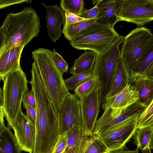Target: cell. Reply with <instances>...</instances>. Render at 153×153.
Masks as SVG:
<instances>
[{
    "label": "cell",
    "instance_id": "1",
    "mask_svg": "<svg viewBox=\"0 0 153 153\" xmlns=\"http://www.w3.org/2000/svg\"><path fill=\"white\" fill-rule=\"evenodd\" d=\"M31 85L36 100V138L42 141L56 137L61 132L59 114L42 80L34 63L32 64Z\"/></svg>",
    "mask_w": 153,
    "mask_h": 153
},
{
    "label": "cell",
    "instance_id": "2",
    "mask_svg": "<svg viewBox=\"0 0 153 153\" xmlns=\"http://www.w3.org/2000/svg\"><path fill=\"white\" fill-rule=\"evenodd\" d=\"M39 18L31 7L8 14L0 28V54L12 48L25 46L40 32Z\"/></svg>",
    "mask_w": 153,
    "mask_h": 153
},
{
    "label": "cell",
    "instance_id": "3",
    "mask_svg": "<svg viewBox=\"0 0 153 153\" xmlns=\"http://www.w3.org/2000/svg\"><path fill=\"white\" fill-rule=\"evenodd\" d=\"M51 50L39 48L32 52V56L42 80L59 114L62 104L70 94L63 78L52 59Z\"/></svg>",
    "mask_w": 153,
    "mask_h": 153
},
{
    "label": "cell",
    "instance_id": "4",
    "mask_svg": "<svg viewBox=\"0 0 153 153\" xmlns=\"http://www.w3.org/2000/svg\"><path fill=\"white\" fill-rule=\"evenodd\" d=\"M3 82V105L0 108L4 112L7 127L11 129L22 109L24 95L28 91V81L25 73L19 67L9 73Z\"/></svg>",
    "mask_w": 153,
    "mask_h": 153
},
{
    "label": "cell",
    "instance_id": "5",
    "mask_svg": "<svg viewBox=\"0 0 153 153\" xmlns=\"http://www.w3.org/2000/svg\"><path fill=\"white\" fill-rule=\"evenodd\" d=\"M124 39L123 36L120 35L110 47L96 55L92 72L99 82L101 103L105 101L112 87L118 62L120 57L119 48Z\"/></svg>",
    "mask_w": 153,
    "mask_h": 153
},
{
    "label": "cell",
    "instance_id": "6",
    "mask_svg": "<svg viewBox=\"0 0 153 153\" xmlns=\"http://www.w3.org/2000/svg\"><path fill=\"white\" fill-rule=\"evenodd\" d=\"M119 36L114 28L96 22L79 32L70 43L74 48L91 50L97 55L110 47Z\"/></svg>",
    "mask_w": 153,
    "mask_h": 153
},
{
    "label": "cell",
    "instance_id": "7",
    "mask_svg": "<svg viewBox=\"0 0 153 153\" xmlns=\"http://www.w3.org/2000/svg\"><path fill=\"white\" fill-rule=\"evenodd\" d=\"M136 114L125 121L97 135L110 152L123 149L137 130L138 117Z\"/></svg>",
    "mask_w": 153,
    "mask_h": 153
},
{
    "label": "cell",
    "instance_id": "8",
    "mask_svg": "<svg viewBox=\"0 0 153 153\" xmlns=\"http://www.w3.org/2000/svg\"><path fill=\"white\" fill-rule=\"evenodd\" d=\"M152 35L148 28L138 27L124 37L120 56L129 73Z\"/></svg>",
    "mask_w": 153,
    "mask_h": 153
},
{
    "label": "cell",
    "instance_id": "9",
    "mask_svg": "<svg viewBox=\"0 0 153 153\" xmlns=\"http://www.w3.org/2000/svg\"><path fill=\"white\" fill-rule=\"evenodd\" d=\"M117 15L118 22L124 21L142 27L153 21V3L150 0H121Z\"/></svg>",
    "mask_w": 153,
    "mask_h": 153
},
{
    "label": "cell",
    "instance_id": "10",
    "mask_svg": "<svg viewBox=\"0 0 153 153\" xmlns=\"http://www.w3.org/2000/svg\"><path fill=\"white\" fill-rule=\"evenodd\" d=\"M146 107L138 100L124 110L123 108L110 107L104 108L103 114L96 122L93 134L97 135L102 132L135 114H140Z\"/></svg>",
    "mask_w": 153,
    "mask_h": 153
},
{
    "label": "cell",
    "instance_id": "11",
    "mask_svg": "<svg viewBox=\"0 0 153 153\" xmlns=\"http://www.w3.org/2000/svg\"><path fill=\"white\" fill-rule=\"evenodd\" d=\"M80 100L82 128L88 137L93 135L101 103L100 89L95 90Z\"/></svg>",
    "mask_w": 153,
    "mask_h": 153
},
{
    "label": "cell",
    "instance_id": "12",
    "mask_svg": "<svg viewBox=\"0 0 153 153\" xmlns=\"http://www.w3.org/2000/svg\"><path fill=\"white\" fill-rule=\"evenodd\" d=\"M59 114L61 123L60 135L68 133L76 126L82 128L80 100L74 94L70 93L65 98Z\"/></svg>",
    "mask_w": 153,
    "mask_h": 153
},
{
    "label": "cell",
    "instance_id": "13",
    "mask_svg": "<svg viewBox=\"0 0 153 153\" xmlns=\"http://www.w3.org/2000/svg\"><path fill=\"white\" fill-rule=\"evenodd\" d=\"M11 128L22 151L33 153L35 143L36 130L22 111V109L13 123Z\"/></svg>",
    "mask_w": 153,
    "mask_h": 153
},
{
    "label": "cell",
    "instance_id": "14",
    "mask_svg": "<svg viewBox=\"0 0 153 153\" xmlns=\"http://www.w3.org/2000/svg\"><path fill=\"white\" fill-rule=\"evenodd\" d=\"M41 4L45 7L47 12L45 18L48 35L53 42L55 43L61 36V26L65 20V12L57 4L47 6L43 3Z\"/></svg>",
    "mask_w": 153,
    "mask_h": 153
},
{
    "label": "cell",
    "instance_id": "15",
    "mask_svg": "<svg viewBox=\"0 0 153 153\" xmlns=\"http://www.w3.org/2000/svg\"><path fill=\"white\" fill-rule=\"evenodd\" d=\"M153 62V34L129 73L130 83L132 85L138 78L146 76V72Z\"/></svg>",
    "mask_w": 153,
    "mask_h": 153
},
{
    "label": "cell",
    "instance_id": "16",
    "mask_svg": "<svg viewBox=\"0 0 153 153\" xmlns=\"http://www.w3.org/2000/svg\"><path fill=\"white\" fill-rule=\"evenodd\" d=\"M25 46L10 49L0 54V78L3 81L10 72L20 67V59Z\"/></svg>",
    "mask_w": 153,
    "mask_h": 153
},
{
    "label": "cell",
    "instance_id": "17",
    "mask_svg": "<svg viewBox=\"0 0 153 153\" xmlns=\"http://www.w3.org/2000/svg\"><path fill=\"white\" fill-rule=\"evenodd\" d=\"M138 100V92L134 89L132 85L129 83L117 95L102 103V106L103 109L107 107L120 108L128 106Z\"/></svg>",
    "mask_w": 153,
    "mask_h": 153
},
{
    "label": "cell",
    "instance_id": "18",
    "mask_svg": "<svg viewBox=\"0 0 153 153\" xmlns=\"http://www.w3.org/2000/svg\"><path fill=\"white\" fill-rule=\"evenodd\" d=\"M120 0H99L96 3L99 10L98 17L101 18L97 23L108 26L113 28L118 22L117 12Z\"/></svg>",
    "mask_w": 153,
    "mask_h": 153
},
{
    "label": "cell",
    "instance_id": "19",
    "mask_svg": "<svg viewBox=\"0 0 153 153\" xmlns=\"http://www.w3.org/2000/svg\"><path fill=\"white\" fill-rule=\"evenodd\" d=\"M3 111H0V153H22L15 137L10 129L6 127Z\"/></svg>",
    "mask_w": 153,
    "mask_h": 153
},
{
    "label": "cell",
    "instance_id": "20",
    "mask_svg": "<svg viewBox=\"0 0 153 153\" xmlns=\"http://www.w3.org/2000/svg\"><path fill=\"white\" fill-rule=\"evenodd\" d=\"M88 138L81 127H74L67 133L66 153H84Z\"/></svg>",
    "mask_w": 153,
    "mask_h": 153
},
{
    "label": "cell",
    "instance_id": "21",
    "mask_svg": "<svg viewBox=\"0 0 153 153\" xmlns=\"http://www.w3.org/2000/svg\"><path fill=\"white\" fill-rule=\"evenodd\" d=\"M129 83V72L120 56L118 62L112 87L105 101L117 95Z\"/></svg>",
    "mask_w": 153,
    "mask_h": 153
},
{
    "label": "cell",
    "instance_id": "22",
    "mask_svg": "<svg viewBox=\"0 0 153 153\" xmlns=\"http://www.w3.org/2000/svg\"><path fill=\"white\" fill-rule=\"evenodd\" d=\"M96 59V55L94 52H85L75 59L73 65L69 69L70 73L73 76L92 72Z\"/></svg>",
    "mask_w": 153,
    "mask_h": 153
},
{
    "label": "cell",
    "instance_id": "23",
    "mask_svg": "<svg viewBox=\"0 0 153 153\" xmlns=\"http://www.w3.org/2000/svg\"><path fill=\"white\" fill-rule=\"evenodd\" d=\"M132 85L138 92V101L147 107L153 99V79L147 76L139 77Z\"/></svg>",
    "mask_w": 153,
    "mask_h": 153
},
{
    "label": "cell",
    "instance_id": "24",
    "mask_svg": "<svg viewBox=\"0 0 153 153\" xmlns=\"http://www.w3.org/2000/svg\"><path fill=\"white\" fill-rule=\"evenodd\" d=\"M153 134L152 127L137 129L134 135V143L143 153H151L149 144Z\"/></svg>",
    "mask_w": 153,
    "mask_h": 153
},
{
    "label": "cell",
    "instance_id": "25",
    "mask_svg": "<svg viewBox=\"0 0 153 153\" xmlns=\"http://www.w3.org/2000/svg\"><path fill=\"white\" fill-rule=\"evenodd\" d=\"M100 89L97 77L93 74L74 90V94L80 99L88 96L93 91Z\"/></svg>",
    "mask_w": 153,
    "mask_h": 153
},
{
    "label": "cell",
    "instance_id": "26",
    "mask_svg": "<svg viewBox=\"0 0 153 153\" xmlns=\"http://www.w3.org/2000/svg\"><path fill=\"white\" fill-rule=\"evenodd\" d=\"M100 19L101 18L97 17L69 25L63 23L62 33L65 37L70 42L81 31Z\"/></svg>",
    "mask_w": 153,
    "mask_h": 153
},
{
    "label": "cell",
    "instance_id": "27",
    "mask_svg": "<svg viewBox=\"0 0 153 153\" xmlns=\"http://www.w3.org/2000/svg\"><path fill=\"white\" fill-rule=\"evenodd\" d=\"M60 6L62 10L65 12L70 13L81 16L83 10V0H61Z\"/></svg>",
    "mask_w": 153,
    "mask_h": 153
},
{
    "label": "cell",
    "instance_id": "28",
    "mask_svg": "<svg viewBox=\"0 0 153 153\" xmlns=\"http://www.w3.org/2000/svg\"><path fill=\"white\" fill-rule=\"evenodd\" d=\"M105 145L100 140L97 135L93 134L88 137L87 143L84 153H108Z\"/></svg>",
    "mask_w": 153,
    "mask_h": 153
},
{
    "label": "cell",
    "instance_id": "29",
    "mask_svg": "<svg viewBox=\"0 0 153 153\" xmlns=\"http://www.w3.org/2000/svg\"><path fill=\"white\" fill-rule=\"evenodd\" d=\"M153 126V99L138 117L137 129Z\"/></svg>",
    "mask_w": 153,
    "mask_h": 153
},
{
    "label": "cell",
    "instance_id": "30",
    "mask_svg": "<svg viewBox=\"0 0 153 153\" xmlns=\"http://www.w3.org/2000/svg\"><path fill=\"white\" fill-rule=\"evenodd\" d=\"M93 75L92 71L87 74L73 75L64 80L65 83L68 90H74L79 85Z\"/></svg>",
    "mask_w": 153,
    "mask_h": 153
},
{
    "label": "cell",
    "instance_id": "31",
    "mask_svg": "<svg viewBox=\"0 0 153 153\" xmlns=\"http://www.w3.org/2000/svg\"><path fill=\"white\" fill-rule=\"evenodd\" d=\"M52 59L57 69L62 74L68 71V65L62 56L56 52L55 49L51 51Z\"/></svg>",
    "mask_w": 153,
    "mask_h": 153
},
{
    "label": "cell",
    "instance_id": "32",
    "mask_svg": "<svg viewBox=\"0 0 153 153\" xmlns=\"http://www.w3.org/2000/svg\"><path fill=\"white\" fill-rule=\"evenodd\" d=\"M67 133L60 135L51 153H61L65 151L67 145Z\"/></svg>",
    "mask_w": 153,
    "mask_h": 153
},
{
    "label": "cell",
    "instance_id": "33",
    "mask_svg": "<svg viewBox=\"0 0 153 153\" xmlns=\"http://www.w3.org/2000/svg\"><path fill=\"white\" fill-rule=\"evenodd\" d=\"M22 103L24 108L26 110V117L28 120L35 127L36 117V109L28 105L23 99Z\"/></svg>",
    "mask_w": 153,
    "mask_h": 153
},
{
    "label": "cell",
    "instance_id": "34",
    "mask_svg": "<svg viewBox=\"0 0 153 153\" xmlns=\"http://www.w3.org/2000/svg\"><path fill=\"white\" fill-rule=\"evenodd\" d=\"M64 12L65 20L64 23L66 24L69 25L75 24L88 19L67 11Z\"/></svg>",
    "mask_w": 153,
    "mask_h": 153
},
{
    "label": "cell",
    "instance_id": "35",
    "mask_svg": "<svg viewBox=\"0 0 153 153\" xmlns=\"http://www.w3.org/2000/svg\"><path fill=\"white\" fill-rule=\"evenodd\" d=\"M99 13L98 7L96 4L91 9L84 10L82 13L81 17L88 19L96 18L98 17Z\"/></svg>",
    "mask_w": 153,
    "mask_h": 153
},
{
    "label": "cell",
    "instance_id": "36",
    "mask_svg": "<svg viewBox=\"0 0 153 153\" xmlns=\"http://www.w3.org/2000/svg\"><path fill=\"white\" fill-rule=\"evenodd\" d=\"M23 99L28 105L36 109V100L35 97L33 92L31 90L30 91L28 90L25 93Z\"/></svg>",
    "mask_w": 153,
    "mask_h": 153
},
{
    "label": "cell",
    "instance_id": "37",
    "mask_svg": "<svg viewBox=\"0 0 153 153\" xmlns=\"http://www.w3.org/2000/svg\"><path fill=\"white\" fill-rule=\"evenodd\" d=\"M31 3L30 0H0V9L4 8L11 5L23 3Z\"/></svg>",
    "mask_w": 153,
    "mask_h": 153
},
{
    "label": "cell",
    "instance_id": "38",
    "mask_svg": "<svg viewBox=\"0 0 153 153\" xmlns=\"http://www.w3.org/2000/svg\"><path fill=\"white\" fill-rule=\"evenodd\" d=\"M138 149L137 148L134 151H127L122 149L111 151L108 153H139Z\"/></svg>",
    "mask_w": 153,
    "mask_h": 153
},
{
    "label": "cell",
    "instance_id": "39",
    "mask_svg": "<svg viewBox=\"0 0 153 153\" xmlns=\"http://www.w3.org/2000/svg\"><path fill=\"white\" fill-rule=\"evenodd\" d=\"M146 76L153 79V62L148 69L146 73Z\"/></svg>",
    "mask_w": 153,
    "mask_h": 153
},
{
    "label": "cell",
    "instance_id": "40",
    "mask_svg": "<svg viewBox=\"0 0 153 153\" xmlns=\"http://www.w3.org/2000/svg\"><path fill=\"white\" fill-rule=\"evenodd\" d=\"M3 99L2 89L0 88V108H2L3 105Z\"/></svg>",
    "mask_w": 153,
    "mask_h": 153
},
{
    "label": "cell",
    "instance_id": "41",
    "mask_svg": "<svg viewBox=\"0 0 153 153\" xmlns=\"http://www.w3.org/2000/svg\"><path fill=\"white\" fill-rule=\"evenodd\" d=\"M149 147L151 150L153 149V134L150 143Z\"/></svg>",
    "mask_w": 153,
    "mask_h": 153
},
{
    "label": "cell",
    "instance_id": "42",
    "mask_svg": "<svg viewBox=\"0 0 153 153\" xmlns=\"http://www.w3.org/2000/svg\"><path fill=\"white\" fill-rule=\"evenodd\" d=\"M61 153H66L65 151Z\"/></svg>",
    "mask_w": 153,
    "mask_h": 153
},
{
    "label": "cell",
    "instance_id": "43",
    "mask_svg": "<svg viewBox=\"0 0 153 153\" xmlns=\"http://www.w3.org/2000/svg\"><path fill=\"white\" fill-rule=\"evenodd\" d=\"M152 2V3H153V0H150Z\"/></svg>",
    "mask_w": 153,
    "mask_h": 153
},
{
    "label": "cell",
    "instance_id": "44",
    "mask_svg": "<svg viewBox=\"0 0 153 153\" xmlns=\"http://www.w3.org/2000/svg\"><path fill=\"white\" fill-rule=\"evenodd\" d=\"M152 127H153V126Z\"/></svg>",
    "mask_w": 153,
    "mask_h": 153
}]
</instances>
